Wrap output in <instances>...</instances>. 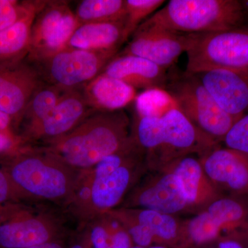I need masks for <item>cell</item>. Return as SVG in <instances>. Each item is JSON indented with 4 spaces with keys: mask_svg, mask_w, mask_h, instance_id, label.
<instances>
[{
    "mask_svg": "<svg viewBox=\"0 0 248 248\" xmlns=\"http://www.w3.org/2000/svg\"><path fill=\"white\" fill-rule=\"evenodd\" d=\"M66 90L45 84L40 86L31 98L23 112L25 121L26 133L42 122L58 105Z\"/></svg>",
    "mask_w": 248,
    "mask_h": 248,
    "instance_id": "24",
    "label": "cell"
},
{
    "mask_svg": "<svg viewBox=\"0 0 248 248\" xmlns=\"http://www.w3.org/2000/svg\"><path fill=\"white\" fill-rule=\"evenodd\" d=\"M163 169H167L177 177L194 215L223 195L210 182L200 159L192 155L174 160Z\"/></svg>",
    "mask_w": 248,
    "mask_h": 248,
    "instance_id": "17",
    "label": "cell"
},
{
    "mask_svg": "<svg viewBox=\"0 0 248 248\" xmlns=\"http://www.w3.org/2000/svg\"><path fill=\"white\" fill-rule=\"evenodd\" d=\"M165 90L191 123L218 144L239 119L222 110L196 74L169 77Z\"/></svg>",
    "mask_w": 248,
    "mask_h": 248,
    "instance_id": "5",
    "label": "cell"
},
{
    "mask_svg": "<svg viewBox=\"0 0 248 248\" xmlns=\"http://www.w3.org/2000/svg\"><path fill=\"white\" fill-rule=\"evenodd\" d=\"M75 15L79 25L90 23L119 22L125 19V0H83Z\"/></svg>",
    "mask_w": 248,
    "mask_h": 248,
    "instance_id": "23",
    "label": "cell"
},
{
    "mask_svg": "<svg viewBox=\"0 0 248 248\" xmlns=\"http://www.w3.org/2000/svg\"><path fill=\"white\" fill-rule=\"evenodd\" d=\"M81 89L68 90L46 117L27 132L26 138L35 146L62 138L94 110Z\"/></svg>",
    "mask_w": 248,
    "mask_h": 248,
    "instance_id": "13",
    "label": "cell"
},
{
    "mask_svg": "<svg viewBox=\"0 0 248 248\" xmlns=\"http://www.w3.org/2000/svg\"><path fill=\"white\" fill-rule=\"evenodd\" d=\"M199 159L204 172L222 195L248 196V154L218 146Z\"/></svg>",
    "mask_w": 248,
    "mask_h": 248,
    "instance_id": "12",
    "label": "cell"
},
{
    "mask_svg": "<svg viewBox=\"0 0 248 248\" xmlns=\"http://www.w3.org/2000/svg\"><path fill=\"white\" fill-rule=\"evenodd\" d=\"M125 24V19L79 25L67 43L66 48L95 51L119 50L126 41Z\"/></svg>",
    "mask_w": 248,
    "mask_h": 248,
    "instance_id": "19",
    "label": "cell"
},
{
    "mask_svg": "<svg viewBox=\"0 0 248 248\" xmlns=\"http://www.w3.org/2000/svg\"><path fill=\"white\" fill-rule=\"evenodd\" d=\"M28 248H64L61 243L59 242L58 240L55 241H48L37 246H32V247Z\"/></svg>",
    "mask_w": 248,
    "mask_h": 248,
    "instance_id": "33",
    "label": "cell"
},
{
    "mask_svg": "<svg viewBox=\"0 0 248 248\" xmlns=\"http://www.w3.org/2000/svg\"><path fill=\"white\" fill-rule=\"evenodd\" d=\"M32 1L19 2L12 0H0V31L17 22L30 9Z\"/></svg>",
    "mask_w": 248,
    "mask_h": 248,
    "instance_id": "27",
    "label": "cell"
},
{
    "mask_svg": "<svg viewBox=\"0 0 248 248\" xmlns=\"http://www.w3.org/2000/svg\"><path fill=\"white\" fill-rule=\"evenodd\" d=\"M71 248H85V246L84 245L80 244H76L74 245H73V246H71Z\"/></svg>",
    "mask_w": 248,
    "mask_h": 248,
    "instance_id": "36",
    "label": "cell"
},
{
    "mask_svg": "<svg viewBox=\"0 0 248 248\" xmlns=\"http://www.w3.org/2000/svg\"><path fill=\"white\" fill-rule=\"evenodd\" d=\"M196 75L222 110L238 118L248 113V72L218 68Z\"/></svg>",
    "mask_w": 248,
    "mask_h": 248,
    "instance_id": "15",
    "label": "cell"
},
{
    "mask_svg": "<svg viewBox=\"0 0 248 248\" xmlns=\"http://www.w3.org/2000/svg\"><path fill=\"white\" fill-rule=\"evenodd\" d=\"M102 74L121 80L135 90L143 91L166 89L169 80L166 69L133 55L117 54L104 68Z\"/></svg>",
    "mask_w": 248,
    "mask_h": 248,
    "instance_id": "18",
    "label": "cell"
},
{
    "mask_svg": "<svg viewBox=\"0 0 248 248\" xmlns=\"http://www.w3.org/2000/svg\"><path fill=\"white\" fill-rule=\"evenodd\" d=\"M9 195V184L7 177L0 171V202H4Z\"/></svg>",
    "mask_w": 248,
    "mask_h": 248,
    "instance_id": "31",
    "label": "cell"
},
{
    "mask_svg": "<svg viewBox=\"0 0 248 248\" xmlns=\"http://www.w3.org/2000/svg\"><path fill=\"white\" fill-rule=\"evenodd\" d=\"M196 34L174 32L160 28L140 26L133 38L119 55H133L167 69L195 42Z\"/></svg>",
    "mask_w": 248,
    "mask_h": 248,
    "instance_id": "11",
    "label": "cell"
},
{
    "mask_svg": "<svg viewBox=\"0 0 248 248\" xmlns=\"http://www.w3.org/2000/svg\"><path fill=\"white\" fill-rule=\"evenodd\" d=\"M87 225L89 226L88 230L93 248H112L110 235L102 217H97Z\"/></svg>",
    "mask_w": 248,
    "mask_h": 248,
    "instance_id": "30",
    "label": "cell"
},
{
    "mask_svg": "<svg viewBox=\"0 0 248 248\" xmlns=\"http://www.w3.org/2000/svg\"><path fill=\"white\" fill-rule=\"evenodd\" d=\"M79 26L69 1H47L34 21L27 60L37 61L63 50Z\"/></svg>",
    "mask_w": 248,
    "mask_h": 248,
    "instance_id": "9",
    "label": "cell"
},
{
    "mask_svg": "<svg viewBox=\"0 0 248 248\" xmlns=\"http://www.w3.org/2000/svg\"><path fill=\"white\" fill-rule=\"evenodd\" d=\"M46 2L45 0L32 1L30 9L17 22L0 31V65L16 63L27 58L34 21Z\"/></svg>",
    "mask_w": 248,
    "mask_h": 248,
    "instance_id": "20",
    "label": "cell"
},
{
    "mask_svg": "<svg viewBox=\"0 0 248 248\" xmlns=\"http://www.w3.org/2000/svg\"><path fill=\"white\" fill-rule=\"evenodd\" d=\"M186 53V72L191 74L218 68L248 72V26L196 34Z\"/></svg>",
    "mask_w": 248,
    "mask_h": 248,
    "instance_id": "6",
    "label": "cell"
},
{
    "mask_svg": "<svg viewBox=\"0 0 248 248\" xmlns=\"http://www.w3.org/2000/svg\"><path fill=\"white\" fill-rule=\"evenodd\" d=\"M131 248H142V247H139V246H134L133 247H132Z\"/></svg>",
    "mask_w": 248,
    "mask_h": 248,
    "instance_id": "37",
    "label": "cell"
},
{
    "mask_svg": "<svg viewBox=\"0 0 248 248\" xmlns=\"http://www.w3.org/2000/svg\"><path fill=\"white\" fill-rule=\"evenodd\" d=\"M241 3H242L243 7H244L246 23L248 21V0H241Z\"/></svg>",
    "mask_w": 248,
    "mask_h": 248,
    "instance_id": "35",
    "label": "cell"
},
{
    "mask_svg": "<svg viewBox=\"0 0 248 248\" xmlns=\"http://www.w3.org/2000/svg\"><path fill=\"white\" fill-rule=\"evenodd\" d=\"M120 207L148 209L174 216L192 214L177 177L165 169L148 170Z\"/></svg>",
    "mask_w": 248,
    "mask_h": 248,
    "instance_id": "10",
    "label": "cell"
},
{
    "mask_svg": "<svg viewBox=\"0 0 248 248\" xmlns=\"http://www.w3.org/2000/svg\"><path fill=\"white\" fill-rule=\"evenodd\" d=\"M199 248H248V228L228 232Z\"/></svg>",
    "mask_w": 248,
    "mask_h": 248,
    "instance_id": "29",
    "label": "cell"
},
{
    "mask_svg": "<svg viewBox=\"0 0 248 248\" xmlns=\"http://www.w3.org/2000/svg\"><path fill=\"white\" fill-rule=\"evenodd\" d=\"M223 143L227 148L248 154V113L235 122Z\"/></svg>",
    "mask_w": 248,
    "mask_h": 248,
    "instance_id": "26",
    "label": "cell"
},
{
    "mask_svg": "<svg viewBox=\"0 0 248 248\" xmlns=\"http://www.w3.org/2000/svg\"><path fill=\"white\" fill-rule=\"evenodd\" d=\"M120 208L127 216L144 226L154 236L157 246L177 248L182 223L179 217L148 209Z\"/></svg>",
    "mask_w": 248,
    "mask_h": 248,
    "instance_id": "22",
    "label": "cell"
},
{
    "mask_svg": "<svg viewBox=\"0 0 248 248\" xmlns=\"http://www.w3.org/2000/svg\"><path fill=\"white\" fill-rule=\"evenodd\" d=\"M118 53L119 50L95 51L66 48L48 58L31 62L45 84L68 91L83 89L102 74L108 63Z\"/></svg>",
    "mask_w": 248,
    "mask_h": 248,
    "instance_id": "7",
    "label": "cell"
},
{
    "mask_svg": "<svg viewBox=\"0 0 248 248\" xmlns=\"http://www.w3.org/2000/svg\"><path fill=\"white\" fill-rule=\"evenodd\" d=\"M11 116L0 110V130H4L7 128L11 122Z\"/></svg>",
    "mask_w": 248,
    "mask_h": 248,
    "instance_id": "32",
    "label": "cell"
},
{
    "mask_svg": "<svg viewBox=\"0 0 248 248\" xmlns=\"http://www.w3.org/2000/svg\"><path fill=\"white\" fill-rule=\"evenodd\" d=\"M125 35L126 40L152 14L165 3L164 0H125Z\"/></svg>",
    "mask_w": 248,
    "mask_h": 248,
    "instance_id": "25",
    "label": "cell"
},
{
    "mask_svg": "<svg viewBox=\"0 0 248 248\" xmlns=\"http://www.w3.org/2000/svg\"><path fill=\"white\" fill-rule=\"evenodd\" d=\"M130 136L143 153L148 170H157L174 160L199 156L219 146L196 128L167 91L146 90L135 99Z\"/></svg>",
    "mask_w": 248,
    "mask_h": 248,
    "instance_id": "1",
    "label": "cell"
},
{
    "mask_svg": "<svg viewBox=\"0 0 248 248\" xmlns=\"http://www.w3.org/2000/svg\"><path fill=\"white\" fill-rule=\"evenodd\" d=\"M103 221L105 223L110 237L112 248H131L133 247V240L128 231L122 224L108 213L103 215Z\"/></svg>",
    "mask_w": 248,
    "mask_h": 248,
    "instance_id": "28",
    "label": "cell"
},
{
    "mask_svg": "<svg viewBox=\"0 0 248 248\" xmlns=\"http://www.w3.org/2000/svg\"><path fill=\"white\" fill-rule=\"evenodd\" d=\"M62 223L52 214L37 213L20 221L0 226V246L4 248H28L57 240Z\"/></svg>",
    "mask_w": 248,
    "mask_h": 248,
    "instance_id": "16",
    "label": "cell"
},
{
    "mask_svg": "<svg viewBox=\"0 0 248 248\" xmlns=\"http://www.w3.org/2000/svg\"><path fill=\"white\" fill-rule=\"evenodd\" d=\"M82 91L91 107L99 111L123 110L137 97L134 88L104 74L85 86Z\"/></svg>",
    "mask_w": 248,
    "mask_h": 248,
    "instance_id": "21",
    "label": "cell"
},
{
    "mask_svg": "<svg viewBox=\"0 0 248 248\" xmlns=\"http://www.w3.org/2000/svg\"><path fill=\"white\" fill-rule=\"evenodd\" d=\"M45 84L35 66L27 58L0 65V110L22 116L31 98Z\"/></svg>",
    "mask_w": 248,
    "mask_h": 248,
    "instance_id": "14",
    "label": "cell"
},
{
    "mask_svg": "<svg viewBox=\"0 0 248 248\" xmlns=\"http://www.w3.org/2000/svg\"><path fill=\"white\" fill-rule=\"evenodd\" d=\"M147 172L144 155L139 148L108 174L94 178L91 172L89 200L80 221L87 224L97 217L119 208L129 192Z\"/></svg>",
    "mask_w": 248,
    "mask_h": 248,
    "instance_id": "8",
    "label": "cell"
},
{
    "mask_svg": "<svg viewBox=\"0 0 248 248\" xmlns=\"http://www.w3.org/2000/svg\"><path fill=\"white\" fill-rule=\"evenodd\" d=\"M246 25L239 0H170L142 23L186 34H204Z\"/></svg>",
    "mask_w": 248,
    "mask_h": 248,
    "instance_id": "3",
    "label": "cell"
},
{
    "mask_svg": "<svg viewBox=\"0 0 248 248\" xmlns=\"http://www.w3.org/2000/svg\"><path fill=\"white\" fill-rule=\"evenodd\" d=\"M11 146V140L6 135L0 133V151H4Z\"/></svg>",
    "mask_w": 248,
    "mask_h": 248,
    "instance_id": "34",
    "label": "cell"
},
{
    "mask_svg": "<svg viewBox=\"0 0 248 248\" xmlns=\"http://www.w3.org/2000/svg\"><path fill=\"white\" fill-rule=\"evenodd\" d=\"M82 171L67 165L53 153L33 146L13 166L11 177L32 198L68 206Z\"/></svg>",
    "mask_w": 248,
    "mask_h": 248,
    "instance_id": "4",
    "label": "cell"
},
{
    "mask_svg": "<svg viewBox=\"0 0 248 248\" xmlns=\"http://www.w3.org/2000/svg\"><path fill=\"white\" fill-rule=\"evenodd\" d=\"M130 126L124 109L94 110L62 138L35 146L45 148L73 169L87 170L130 143Z\"/></svg>",
    "mask_w": 248,
    "mask_h": 248,
    "instance_id": "2",
    "label": "cell"
}]
</instances>
